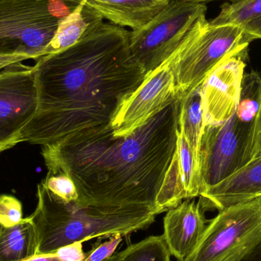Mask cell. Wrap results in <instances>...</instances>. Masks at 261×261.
Instances as JSON below:
<instances>
[{
    "label": "cell",
    "mask_w": 261,
    "mask_h": 261,
    "mask_svg": "<svg viewBox=\"0 0 261 261\" xmlns=\"http://www.w3.org/2000/svg\"><path fill=\"white\" fill-rule=\"evenodd\" d=\"M103 261H113V260H112V258H111V257H110V259H107V260H103Z\"/></svg>",
    "instance_id": "f546056e"
},
{
    "label": "cell",
    "mask_w": 261,
    "mask_h": 261,
    "mask_svg": "<svg viewBox=\"0 0 261 261\" xmlns=\"http://www.w3.org/2000/svg\"><path fill=\"white\" fill-rule=\"evenodd\" d=\"M260 127L261 76L251 70L244 74L239 105L231 117L204 127L199 149L200 194L254 159Z\"/></svg>",
    "instance_id": "277c9868"
},
{
    "label": "cell",
    "mask_w": 261,
    "mask_h": 261,
    "mask_svg": "<svg viewBox=\"0 0 261 261\" xmlns=\"http://www.w3.org/2000/svg\"><path fill=\"white\" fill-rule=\"evenodd\" d=\"M179 127L184 132L195 156L199 161V149L204 130L202 87L182 99Z\"/></svg>",
    "instance_id": "ac0fdd59"
},
{
    "label": "cell",
    "mask_w": 261,
    "mask_h": 261,
    "mask_svg": "<svg viewBox=\"0 0 261 261\" xmlns=\"http://www.w3.org/2000/svg\"><path fill=\"white\" fill-rule=\"evenodd\" d=\"M261 242V196L219 211L182 260L242 261Z\"/></svg>",
    "instance_id": "52a82bcc"
},
{
    "label": "cell",
    "mask_w": 261,
    "mask_h": 261,
    "mask_svg": "<svg viewBox=\"0 0 261 261\" xmlns=\"http://www.w3.org/2000/svg\"><path fill=\"white\" fill-rule=\"evenodd\" d=\"M261 158V127L257 135V144H256L254 158Z\"/></svg>",
    "instance_id": "4316f807"
},
{
    "label": "cell",
    "mask_w": 261,
    "mask_h": 261,
    "mask_svg": "<svg viewBox=\"0 0 261 261\" xmlns=\"http://www.w3.org/2000/svg\"><path fill=\"white\" fill-rule=\"evenodd\" d=\"M3 224L1 223V222H0V231H2V229H3Z\"/></svg>",
    "instance_id": "f1b7e54d"
},
{
    "label": "cell",
    "mask_w": 261,
    "mask_h": 261,
    "mask_svg": "<svg viewBox=\"0 0 261 261\" xmlns=\"http://www.w3.org/2000/svg\"><path fill=\"white\" fill-rule=\"evenodd\" d=\"M259 196H261V158H254L220 184L201 193L199 201L205 211H221Z\"/></svg>",
    "instance_id": "4fadbf2b"
},
{
    "label": "cell",
    "mask_w": 261,
    "mask_h": 261,
    "mask_svg": "<svg viewBox=\"0 0 261 261\" xmlns=\"http://www.w3.org/2000/svg\"><path fill=\"white\" fill-rule=\"evenodd\" d=\"M214 25L237 26L251 44L261 39V0H246L237 3H225L219 15L210 21Z\"/></svg>",
    "instance_id": "e0dca14e"
},
{
    "label": "cell",
    "mask_w": 261,
    "mask_h": 261,
    "mask_svg": "<svg viewBox=\"0 0 261 261\" xmlns=\"http://www.w3.org/2000/svg\"><path fill=\"white\" fill-rule=\"evenodd\" d=\"M248 58H228L212 72L202 84L204 127L222 123L237 110Z\"/></svg>",
    "instance_id": "8fae6325"
},
{
    "label": "cell",
    "mask_w": 261,
    "mask_h": 261,
    "mask_svg": "<svg viewBox=\"0 0 261 261\" xmlns=\"http://www.w3.org/2000/svg\"><path fill=\"white\" fill-rule=\"evenodd\" d=\"M85 2L81 0L76 9L61 21L55 37L46 49L45 55L71 47L87 34L103 24V17L87 6Z\"/></svg>",
    "instance_id": "9a60e30c"
},
{
    "label": "cell",
    "mask_w": 261,
    "mask_h": 261,
    "mask_svg": "<svg viewBox=\"0 0 261 261\" xmlns=\"http://www.w3.org/2000/svg\"><path fill=\"white\" fill-rule=\"evenodd\" d=\"M23 219L21 202L10 195H0V222L3 226H13Z\"/></svg>",
    "instance_id": "44dd1931"
},
{
    "label": "cell",
    "mask_w": 261,
    "mask_h": 261,
    "mask_svg": "<svg viewBox=\"0 0 261 261\" xmlns=\"http://www.w3.org/2000/svg\"><path fill=\"white\" fill-rule=\"evenodd\" d=\"M22 261H62L55 253L52 254H36L30 258Z\"/></svg>",
    "instance_id": "cb8c5ba5"
},
{
    "label": "cell",
    "mask_w": 261,
    "mask_h": 261,
    "mask_svg": "<svg viewBox=\"0 0 261 261\" xmlns=\"http://www.w3.org/2000/svg\"><path fill=\"white\" fill-rule=\"evenodd\" d=\"M249 44L237 26L214 25L205 15L201 17L173 55L176 96L182 99L202 87L212 72L228 58L248 57Z\"/></svg>",
    "instance_id": "8992f818"
},
{
    "label": "cell",
    "mask_w": 261,
    "mask_h": 261,
    "mask_svg": "<svg viewBox=\"0 0 261 261\" xmlns=\"http://www.w3.org/2000/svg\"><path fill=\"white\" fill-rule=\"evenodd\" d=\"M171 0H86L87 6L120 27L140 29L150 22Z\"/></svg>",
    "instance_id": "5bb4252c"
},
{
    "label": "cell",
    "mask_w": 261,
    "mask_h": 261,
    "mask_svg": "<svg viewBox=\"0 0 261 261\" xmlns=\"http://www.w3.org/2000/svg\"><path fill=\"white\" fill-rule=\"evenodd\" d=\"M242 261H261V242Z\"/></svg>",
    "instance_id": "d4e9b609"
},
{
    "label": "cell",
    "mask_w": 261,
    "mask_h": 261,
    "mask_svg": "<svg viewBox=\"0 0 261 261\" xmlns=\"http://www.w3.org/2000/svg\"><path fill=\"white\" fill-rule=\"evenodd\" d=\"M83 243V242H76L61 247L55 254L62 261H84L87 254L84 251Z\"/></svg>",
    "instance_id": "603a6c76"
},
{
    "label": "cell",
    "mask_w": 261,
    "mask_h": 261,
    "mask_svg": "<svg viewBox=\"0 0 261 261\" xmlns=\"http://www.w3.org/2000/svg\"><path fill=\"white\" fill-rule=\"evenodd\" d=\"M162 236H150L113 254V261H171Z\"/></svg>",
    "instance_id": "d6986e66"
},
{
    "label": "cell",
    "mask_w": 261,
    "mask_h": 261,
    "mask_svg": "<svg viewBox=\"0 0 261 261\" xmlns=\"http://www.w3.org/2000/svg\"><path fill=\"white\" fill-rule=\"evenodd\" d=\"M81 0H0V58L11 64L38 58L63 19Z\"/></svg>",
    "instance_id": "5b68a950"
},
{
    "label": "cell",
    "mask_w": 261,
    "mask_h": 261,
    "mask_svg": "<svg viewBox=\"0 0 261 261\" xmlns=\"http://www.w3.org/2000/svg\"><path fill=\"white\" fill-rule=\"evenodd\" d=\"M38 241L30 217L0 231V261H22L36 255Z\"/></svg>",
    "instance_id": "2e32d148"
},
{
    "label": "cell",
    "mask_w": 261,
    "mask_h": 261,
    "mask_svg": "<svg viewBox=\"0 0 261 261\" xmlns=\"http://www.w3.org/2000/svg\"><path fill=\"white\" fill-rule=\"evenodd\" d=\"M205 212L199 201L192 199L166 212L162 236L170 255L176 260H184L196 248L208 222Z\"/></svg>",
    "instance_id": "7c38bea8"
},
{
    "label": "cell",
    "mask_w": 261,
    "mask_h": 261,
    "mask_svg": "<svg viewBox=\"0 0 261 261\" xmlns=\"http://www.w3.org/2000/svg\"><path fill=\"white\" fill-rule=\"evenodd\" d=\"M173 55L162 65L147 73L141 85L121 106L111 122L116 136L130 135L174 99L176 87L172 70Z\"/></svg>",
    "instance_id": "30bf717a"
},
{
    "label": "cell",
    "mask_w": 261,
    "mask_h": 261,
    "mask_svg": "<svg viewBox=\"0 0 261 261\" xmlns=\"http://www.w3.org/2000/svg\"><path fill=\"white\" fill-rule=\"evenodd\" d=\"M123 237L122 234H115L103 243L95 245L93 249L87 253L84 261H103L110 259L123 240Z\"/></svg>",
    "instance_id": "7402d4cb"
},
{
    "label": "cell",
    "mask_w": 261,
    "mask_h": 261,
    "mask_svg": "<svg viewBox=\"0 0 261 261\" xmlns=\"http://www.w3.org/2000/svg\"><path fill=\"white\" fill-rule=\"evenodd\" d=\"M181 102L176 95L165 108L127 136H116L108 123L42 145L47 173L70 176L80 205L155 210L176 151Z\"/></svg>",
    "instance_id": "7a4b0ae2"
},
{
    "label": "cell",
    "mask_w": 261,
    "mask_h": 261,
    "mask_svg": "<svg viewBox=\"0 0 261 261\" xmlns=\"http://www.w3.org/2000/svg\"><path fill=\"white\" fill-rule=\"evenodd\" d=\"M179 1L186 2V3H206L213 1H228L231 3H241V2L246 1V0H179Z\"/></svg>",
    "instance_id": "484cf974"
},
{
    "label": "cell",
    "mask_w": 261,
    "mask_h": 261,
    "mask_svg": "<svg viewBox=\"0 0 261 261\" xmlns=\"http://www.w3.org/2000/svg\"><path fill=\"white\" fill-rule=\"evenodd\" d=\"M129 35L125 28L104 22L71 47L38 58V110L22 142L44 145L111 123L147 76L130 53Z\"/></svg>",
    "instance_id": "6da1fadb"
},
{
    "label": "cell",
    "mask_w": 261,
    "mask_h": 261,
    "mask_svg": "<svg viewBox=\"0 0 261 261\" xmlns=\"http://www.w3.org/2000/svg\"><path fill=\"white\" fill-rule=\"evenodd\" d=\"M206 12L205 3L171 0L150 22L130 32L132 56L150 73L177 51Z\"/></svg>",
    "instance_id": "ba28073f"
},
{
    "label": "cell",
    "mask_w": 261,
    "mask_h": 261,
    "mask_svg": "<svg viewBox=\"0 0 261 261\" xmlns=\"http://www.w3.org/2000/svg\"><path fill=\"white\" fill-rule=\"evenodd\" d=\"M12 64H11L9 61L0 58V71H2V70H3V69L6 68V67H7L8 66L12 65Z\"/></svg>",
    "instance_id": "83f0119b"
},
{
    "label": "cell",
    "mask_w": 261,
    "mask_h": 261,
    "mask_svg": "<svg viewBox=\"0 0 261 261\" xmlns=\"http://www.w3.org/2000/svg\"><path fill=\"white\" fill-rule=\"evenodd\" d=\"M38 105L34 66L15 63L0 71V153L22 142Z\"/></svg>",
    "instance_id": "9c48e42d"
},
{
    "label": "cell",
    "mask_w": 261,
    "mask_h": 261,
    "mask_svg": "<svg viewBox=\"0 0 261 261\" xmlns=\"http://www.w3.org/2000/svg\"><path fill=\"white\" fill-rule=\"evenodd\" d=\"M37 198L36 208L29 216L36 231L37 254H52L73 242L127 236L147 229L158 215L150 207L102 208L65 202L42 182L37 187Z\"/></svg>",
    "instance_id": "3957f363"
},
{
    "label": "cell",
    "mask_w": 261,
    "mask_h": 261,
    "mask_svg": "<svg viewBox=\"0 0 261 261\" xmlns=\"http://www.w3.org/2000/svg\"><path fill=\"white\" fill-rule=\"evenodd\" d=\"M42 182L52 193L65 202L77 201L78 193L76 186L73 179L65 173H47V176Z\"/></svg>",
    "instance_id": "ffe728a7"
}]
</instances>
